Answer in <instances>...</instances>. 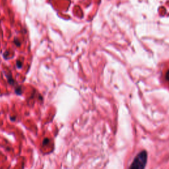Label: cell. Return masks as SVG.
<instances>
[{
	"label": "cell",
	"mask_w": 169,
	"mask_h": 169,
	"mask_svg": "<svg viewBox=\"0 0 169 169\" xmlns=\"http://www.w3.org/2000/svg\"><path fill=\"white\" fill-rule=\"evenodd\" d=\"M147 162V153L146 151H141L135 157L131 163L130 168L131 169H143L145 167Z\"/></svg>",
	"instance_id": "obj_1"
},
{
	"label": "cell",
	"mask_w": 169,
	"mask_h": 169,
	"mask_svg": "<svg viewBox=\"0 0 169 169\" xmlns=\"http://www.w3.org/2000/svg\"><path fill=\"white\" fill-rule=\"evenodd\" d=\"M165 79L167 80V81L169 82V69L167 71V73H166V76H165Z\"/></svg>",
	"instance_id": "obj_2"
},
{
	"label": "cell",
	"mask_w": 169,
	"mask_h": 169,
	"mask_svg": "<svg viewBox=\"0 0 169 169\" xmlns=\"http://www.w3.org/2000/svg\"><path fill=\"white\" fill-rule=\"evenodd\" d=\"M48 143H49V139H45L44 141H43V144H47Z\"/></svg>",
	"instance_id": "obj_3"
}]
</instances>
